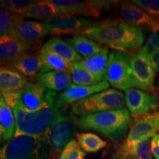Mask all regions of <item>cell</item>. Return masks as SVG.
Returning a JSON list of instances; mask_svg holds the SVG:
<instances>
[{"mask_svg":"<svg viewBox=\"0 0 159 159\" xmlns=\"http://www.w3.org/2000/svg\"><path fill=\"white\" fill-rule=\"evenodd\" d=\"M98 21L71 16H61L46 22L48 35H62L82 33L98 23Z\"/></svg>","mask_w":159,"mask_h":159,"instance_id":"cell-11","label":"cell"},{"mask_svg":"<svg viewBox=\"0 0 159 159\" xmlns=\"http://www.w3.org/2000/svg\"><path fill=\"white\" fill-rule=\"evenodd\" d=\"M111 159H152L150 142L149 140L135 142L125 140Z\"/></svg>","mask_w":159,"mask_h":159,"instance_id":"cell-18","label":"cell"},{"mask_svg":"<svg viewBox=\"0 0 159 159\" xmlns=\"http://www.w3.org/2000/svg\"><path fill=\"white\" fill-rule=\"evenodd\" d=\"M105 80L119 91H126L134 87L130 55L118 51L109 53Z\"/></svg>","mask_w":159,"mask_h":159,"instance_id":"cell-6","label":"cell"},{"mask_svg":"<svg viewBox=\"0 0 159 159\" xmlns=\"http://www.w3.org/2000/svg\"><path fill=\"white\" fill-rule=\"evenodd\" d=\"M86 153L80 147L78 142L71 140L61 152L59 159H85Z\"/></svg>","mask_w":159,"mask_h":159,"instance_id":"cell-32","label":"cell"},{"mask_svg":"<svg viewBox=\"0 0 159 159\" xmlns=\"http://www.w3.org/2000/svg\"><path fill=\"white\" fill-rule=\"evenodd\" d=\"M27 78L13 69L1 67L0 69V90L1 94L21 91L28 84Z\"/></svg>","mask_w":159,"mask_h":159,"instance_id":"cell-21","label":"cell"},{"mask_svg":"<svg viewBox=\"0 0 159 159\" xmlns=\"http://www.w3.org/2000/svg\"><path fill=\"white\" fill-rule=\"evenodd\" d=\"M133 86L145 92L154 91L156 71L151 62L149 52L144 47L130 55Z\"/></svg>","mask_w":159,"mask_h":159,"instance_id":"cell-7","label":"cell"},{"mask_svg":"<svg viewBox=\"0 0 159 159\" xmlns=\"http://www.w3.org/2000/svg\"><path fill=\"white\" fill-rule=\"evenodd\" d=\"M158 113H159V111H158Z\"/></svg>","mask_w":159,"mask_h":159,"instance_id":"cell-38","label":"cell"},{"mask_svg":"<svg viewBox=\"0 0 159 159\" xmlns=\"http://www.w3.org/2000/svg\"><path fill=\"white\" fill-rule=\"evenodd\" d=\"M158 90H159V82H158Z\"/></svg>","mask_w":159,"mask_h":159,"instance_id":"cell-37","label":"cell"},{"mask_svg":"<svg viewBox=\"0 0 159 159\" xmlns=\"http://www.w3.org/2000/svg\"><path fill=\"white\" fill-rule=\"evenodd\" d=\"M65 40L72 46L80 55L84 57V58L94 56L105 48V46H102L101 43L82 35H74L71 37L66 38Z\"/></svg>","mask_w":159,"mask_h":159,"instance_id":"cell-25","label":"cell"},{"mask_svg":"<svg viewBox=\"0 0 159 159\" xmlns=\"http://www.w3.org/2000/svg\"><path fill=\"white\" fill-rule=\"evenodd\" d=\"M25 16L17 15L2 8L0 11V35H10L13 33L17 25L23 21Z\"/></svg>","mask_w":159,"mask_h":159,"instance_id":"cell-30","label":"cell"},{"mask_svg":"<svg viewBox=\"0 0 159 159\" xmlns=\"http://www.w3.org/2000/svg\"><path fill=\"white\" fill-rule=\"evenodd\" d=\"M117 13L120 19L129 25L137 27L147 25L150 27L159 19V18L149 14L132 2H119L117 7Z\"/></svg>","mask_w":159,"mask_h":159,"instance_id":"cell-15","label":"cell"},{"mask_svg":"<svg viewBox=\"0 0 159 159\" xmlns=\"http://www.w3.org/2000/svg\"><path fill=\"white\" fill-rule=\"evenodd\" d=\"M150 33L144 47L148 52L152 50H159V19L154 25L150 27Z\"/></svg>","mask_w":159,"mask_h":159,"instance_id":"cell-33","label":"cell"},{"mask_svg":"<svg viewBox=\"0 0 159 159\" xmlns=\"http://www.w3.org/2000/svg\"><path fill=\"white\" fill-rule=\"evenodd\" d=\"M43 46L69 63H78L83 59L70 43L59 37L52 38Z\"/></svg>","mask_w":159,"mask_h":159,"instance_id":"cell-27","label":"cell"},{"mask_svg":"<svg viewBox=\"0 0 159 159\" xmlns=\"http://www.w3.org/2000/svg\"><path fill=\"white\" fill-rule=\"evenodd\" d=\"M16 119L12 109L1 96L0 98V139L1 143H7L15 136Z\"/></svg>","mask_w":159,"mask_h":159,"instance_id":"cell-23","label":"cell"},{"mask_svg":"<svg viewBox=\"0 0 159 159\" xmlns=\"http://www.w3.org/2000/svg\"><path fill=\"white\" fill-rule=\"evenodd\" d=\"M151 62L156 72L159 73V50H152L149 52Z\"/></svg>","mask_w":159,"mask_h":159,"instance_id":"cell-36","label":"cell"},{"mask_svg":"<svg viewBox=\"0 0 159 159\" xmlns=\"http://www.w3.org/2000/svg\"><path fill=\"white\" fill-rule=\"evenodd\" d=\"M76 137L81 149L89 153H96L107 146V142L93 133L77 134Z\"/></svg>","mask_w":159,"mask_h":159,"instance_id":"cell-28","label":"cell"},{"mask_svg":"<svg viewBox=\"0 0 159 159\" xmlns=\"http://www.w3.org/2000/svg\"><path fill=\"white\" fill-rule=\"evenodd\" d=\"M108 53V48L105 47L104 50L101 52L92 57L83 58L78 63L101 81L105 80V75H106L109 57Z\"/></svg>","mask_w":159,"mask_h":159,"instance_id":"cell-24","label":"cell"},{"mask_svg":"<svg viewBox=\"0 0 159 159\" xmlns=\"http://www.w3.org/2000/svg\"><path fill=\"white\" fill-rule=\"evenodd\" d=\"M109 83L107 80L94 85H77L71 84L68 89L58 94V101L61 105L66 107L67 105L74 104L78 101L94 95L109 88Z\"/></svg>","mask_w":159,"mask_h":159,"instance_id":"cell-16","label":"cell"},{"mask_svg":"<svg viewBox=\"0 0 159 159\" xmlns=\"http://www.w3.org/2000/svg\"><path fill=\"white\" fill-rule=\"evenodd\" d=\"M64 16L58 7L49 2L47 0L34 1L27 12L25 17L40 21H46L45 22L55 17Z\"/></svg>","mask_w":159,"mask_h":159,"instance_id":"cell-26","label":"cell"},{"mask_svg":"<svg viewBox=\"0 0 159 159\" xmlns=\"http://www.w3.org/2000/svg\"><path fill=\"white\" fill-rule=\"evenodd\" d=\"M125 96L129 112L136 118L151 114L159 107V100L156 95L140 89H129L125 91Z\"/></svg>","mask_w":159,"mask_h":159,"instance_id":"cell-12","label":"cell"},{"mask_svg":"<svg viewBox=\"0 0 159 159\" xmlns=\"http://www.w3.org/2000/svg\"><path fill=\"white\" fill-rule=\"evenodd\" d=\"M47 35L48 30L46 22L23 20L10 35L19 40L30 52H35L41 48L40 45L43 38Z\"/></svg>","mask_w":159,"mask_h":159,"instance_id":"cell-10","label":"cell"},{"mask_svg":"<svg viewBox=\"0 0 159 159\" xmlns=\"http://www.w3.org/2000/svg\"><path fill=\"white\" fill-rule=\"evenodd\" d=\"M62 11L64 16H84L89 18H99L101 11L110 8L116 2L78 1V0H47Z\"/></svg>","mask_w":159,"mask_h":159,"instance_id":"cell-9","label":"cell"},{"mask_svg":"<svg viewBox=\"0 0 159 159\" xmlns=\"http://www.w3.org/2000/svg\"><path fill=\"white\" fill-rule=\"evenodd\" d=\"M132 2L152 16L159 18V0H134Z\"/></svg>","mask_w":159,"mask_h":159,"instance_id":"cell-34","label":"cell"},{"mask_svg":"<svg viewBox=\"0 0 159 159\" xmlns=\"http://www.w3.org/2000/svg\"><path fill=\"white\" fill-rule=\"evenodd\" d=\"M20 93L23 107L29 112L43 108L57 94L56 91L47 90L43 85L36 83H29L25 89L20 91Z\"/></svg>","mask_w":159,"mask_h":159,"instance_id":"cell-13","label":"cell"},{"mask_svg":"<svg viewBox=\"0 0 159 159\" xmlns=\"http://www.w3.org/2000/svg\"><path fill=\"white\" fill-rule=\"evenodd\" d=\"M75 127L74 119L63 114L47 133L51 159L60 158L66 145L73 140Z\"/></svg>","mask_w":159,"mask_h":159,"instance_id":"cell-8","label":"cell"},{"mask_svg":"<svg viewBox=\"0 0 159 159\" xmlns=\"http://www.w3.org/2000/svg\"><path fill=\"white\" fill-rule=\"evenodd\" d=\"M159 131V113L140 116L131 125L126 140L129 142L148 141Z\"/></svg>","mask_w":159,"mask_h":159,"instance_id":"cell-14","label":"cell"},{"mask_svg":"<svg viewBox=\"0 0 159 159\" xmlns=\"http://www.w3.org/2000/svg\"><path fill=\"white\" fill-rule=\"evenodd\" d=\"M152 155L155 159H159V134L152 137L150 142Z\"/></svg>","mask_w":159,"mask_h":159,"instance_id":"cell-35","label":"cell"},{"mask_svg":"<svg viewBox=\"0 0 159 159\" xmlns=\"http://www.w3.org/2000/svg\"><path fill=\"white\" fill-rule=\"evenodd\" d=\"M125 105V96L122 91L109 89L74 103L71 107V114L80 116L122 109Z\"/></svg>","mask_w":159,"mask_h":159,"instance_id":"cell-5","label":"cell"},{"mask_svg":"<svg viewBox=\"0 0 159 159\" xmlns=\"http://www.w3.org/2000/svg\"><path fill=\"white\" fill-rule=\"evenodd\" d=\"M16 119V134L43 136L48 133L58 119L64 114L66 107L59 102L58 94L39 111L29 112L24 108L21 100L11 108Z\"/></svg>","mask_w":159,"mask_h":159,"instance_id":"cell-2","label":"cell"},{"mask_svg":"<svg viewBox=\"0 0 159 159\" xmlns=\"http://www.w3.org/2000/svg\"><path fill=\"white\" fill-rule=\"evenodd\" d=\"M34 1H13V0H2L0 2L1 7L6 11L16 14L25 16Z\"/></svg>","mask_w":159,"mask_h":159,"instance_id":"cell-31","label":"cell"},{"mask_svg":"<svg viewBox=\"0 0 159 159\" xmlns=\"http://www.w3.org/2000/svg\"><path fill=\"white\" fill-rule=\"evenodd\" d=\"M81 35L122 52L139 50L144 41L141 27L115 18L99 21Z\"/></svg>","mask_w":159,"mask_h":159,"instance_id":"cell-1","label":"cell"},{"mask_svg":"<svg viewBox=\"0 0 159 159\" xmlns=\"http://www.w3.org/2000/svg\"><path fill=\"white\" fill-rule=\"evenodd\" d=\"M75 124L81 130L96 131L113 142L120 140L132 125V118L125 108L77 116Z\"/></svg>","mask_w":159,"mask_h":159,"instance_id":"cell-3","label":"cell"},{"mask_svg":"<svg viewBox=\"0 0 159 159\" xmlns=\"http://www.w3.org/2000/svg\"><path fill=\"white\" fill-rule=\"evenodd\" d=\"M0 159H51L47 135H15L1 148Z\"/></svg>","mask_w":159,"mask_h":159,"instance_id":"cell-4","label":"cell"},{"mask_svg":"<svg viewBox=\"0 0 159 159\" xmlns=\"http://www.w3.org/2000/svg\"><path fill=\"white\" fill-rule=\"evenodd\" d=\"M30 52L19 40L12 35H3L0 39L1 67H7L26 53Z\"/></svg>","mask_w":159,"mask_h":159,"instance_id":"cell-17","label":"cell"},{"mask_svg":"<svg viewBox=\"0 0 159 159\" xmlns=\"http://www.w3.org/2000/svg\"><path fill=\"white\" fill-rule=\"evenodd\" d=\"M37 52L42 61L43 65L42 73L57 71L70 74L73 67V63H69L61 57L58 56L44 46H42L39 49V51H37Z\"/></svg>","mask_w":159,"mask_h":159,"instance_id":"cell-22","label":"cell"},{"mask_svg":"<svg viewBox=\"0 0 159 159\" xmlns=\"http://www.w3.org/2000/svg\"><path fill=\"white\" fill-rule=\"evenodd\" d=\"M6 68L19 71L26 78L34 79L38 74L42 73L43 65L38 52H35L26 53Z\"/></svg>","mask_w":159,"mask_h":159,"instance_id":"cell-19","label":"cell"},{"mask_svg":"<svg viewBox=\"0 0 159 159\" xmlns=\"http://www.w3.org/2000/svg\"><path fill=\"white\" fill-rule=\"evenodd\" d=\"M33 80L35 83L43 85L47 90L52 91H65L71 85L70 74L63 71H52L39 73Z\"/></svg>","mask_w":159,"mask_h":159,"instance_id":"cell-20","label":"cell"},{"mask_svg":"<svg viewBox=\"0 0 159 159\" xmlns=\"http://www.w3.org/2000/svg\"><path fill=\"white\" fill-rule=\"evenodd\" d=\"M71 82L77 85H94L102 82L94 75L81 66L78 63H73L71 72Z\"/></svg>","mask_w":159,"mask_h":159,"instance_id":"cell-29","label":"cell"}]
</instances>
